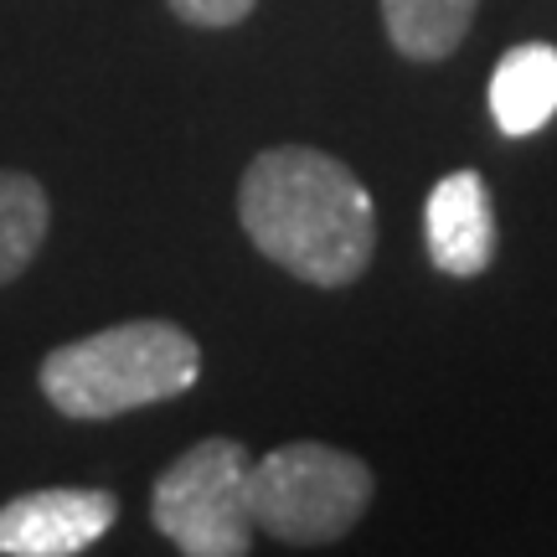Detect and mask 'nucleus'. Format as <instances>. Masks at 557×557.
<instances>
[{
    "mask_svg": "<svg viewBox=\"0 0 557 557\" xmlns=\"http://www.w3.org/2000/svg\"><path fill=\"white\" fill-rule=\"evenodd\" d=\"M248 444L201 438L176 455L150 485V527L186 557H243L253 553L248 511Z\"/></svg>",
    "mask_w": 557,
    "mask_h": 557,
    "instance_id": "4",
    "label": "nucleus"
},
{
    "mask_svg": "<svg viewBox=\"0 0 557 557\" xmlns=\"http://www.w3.org/2000/svg\"><path fill=\"white\" fill-rule=\"evenodd\" d=\"M393 52L408 62H444L475 26L480 0H377Z\"/></svg>",
    "mask_w": 557,
    "mask_h": 557,
    "instance_id": "8",
    "label": "nucleus"
},
{
    "mask_svg": "<svg viewBox=\"0 0 557 557\" xmlns=\"http://www.w3.org/2000/svg\"><path fill=\"white\" fill-rule=\"evenodd\" d=\"M248 243L310 289H346L372 269L377 207L361 176L315 145H269L238 181Z\"/></svg>",
    "mask_w": 557,
    "mask_h": 557,
    "instance_id": "1",
    "label": "nucleus"
},
{
    "mask_svg": "<svg viewBox=\"0 0 557 557\" xmlns=\"http://www.w3.org/2000/svg\"><path fill=\"white\" fill-rule=\"evenodd\" d=\"M114 521H120L114 491H83V485L21 491L0 506V557H78L99 547Z\"/></svg>",
    "mask_w": 557,
    "mask_h": 557,
    "instance_id": "5",
    "label": "nucleus"
},
{
    "mask_svg": "<svg viewBox=\"0 0 557 557\" xmlns=\"http://www.w3.org/2000/svg\"><path fill=\"white\" fill-rule=\"evenodd\" d=\"M165 5H171V16L197 26V32H227V26L253 16L259 0H165Z\"/></svg>",
    "mask_w": 557,
    "mask_h": 557,
    "instance_id": "10",
    "label": "nucleus"
},
{
    "mask_svg": "<svg viewBox=\"0 0 557 557\" xmlns=\"http://www.w3.org/2000/svg\"><path fill=\"white\" fill-rule=\"evenodd\" d=\"M496 201L480 171H449L423 201V248L449 278H480L496 263Z\"/></svg>",
    "mask_w": 557,
    "mask_h": 557,
    "instance_id": "6",
    "label": "nucleus"
},
{
    "mask_svg": "<svg viewBox=\"0 0 557 557\" xmlns=\"http://www.w3.org/2000/svg\"><path fill=\"white\" fill-rule=\"evenodd\" d=\"M372 496H377L372 465L320 438L278 444L248 470L253 527L284 547H331V542L351 537Z\"/></svg>",
    "mask_w": 557,
    "mask_h": 557,
    "instance_id": "3",
    "label": "nucleus"
},
{
    "mask_svg": "<svg viewBox=\"0 0 557 557\" xmlns=\"http://www.w3.org/2000/svg\"><path fill=\"white\" fill-rule=\"evenodd\" d=\"M201 377V346L176 320H120L94 336L47 351L37 367L41 398L62 418L103 423L191 393Z\"/></svg>",
    "mask_w": 557,
    "mask_h": 557,
    "instance_id": "2",
    "label": "nucleus"
},
{
    "mask_svg": "<svg viewBox=\"0 0 557 557\" xmlns=\"http://www.w3.org/2000/svg\"><path fill=\"white\" fill-rule=\"evenodd\" d=\"M491 114L506 135H532L557 114V47L521 41L491 73Z\"/></svg>",
    "mask_w": 557,
    "mask_h": 557,
    "instance_id": "7",
    "label": "nucleus"
},
{
    "mask_svg": "<svg viewBox=\"0 0 557 557\" xmlns=\"http://www.w3.org/2000/svg\"><path fill=\"white\" fill-rule=\"evenodd\" d=\"M52 233V201L32 171L0 165V289L32 269L41 243Z\"/></svg>",
    "mask_w": 557,
    "mask_h": 557,
    "instance_id": "9",
    "label": "nucleus"
}]
</instances>
